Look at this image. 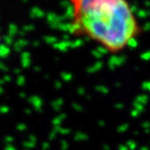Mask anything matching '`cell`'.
Here are the masks:
<instances>
[{
	"mask_svg": "<svg viewBox=\"0 0 150 150\" xmlns=\"http://www.w3.org/2000/svg\"><path fill=\"white\" fill-rule=\"evenodd\" d=\"M71 33L87 38L110 53L129 48L142 29L128 0H68Z\"/></svg>",
	"mask_w": 150,
	"mask_h": 150,
	"instance_id": "1",
	"label": "cell"
},
{
	"mask_svg": "<svg viewBox=\"0 0 150 150\" xmlns=\"http://www.w3.org/2000/svg\"><path fill=\"white\" fill-rule=\"evenodd\" d=\"M0 45H1V34H0Z\"/></svg>",
	"mask_w": 150,
	"mask_h": 150,
	"instance_id": "2",
	"label": "cell"
}]
</instances>
